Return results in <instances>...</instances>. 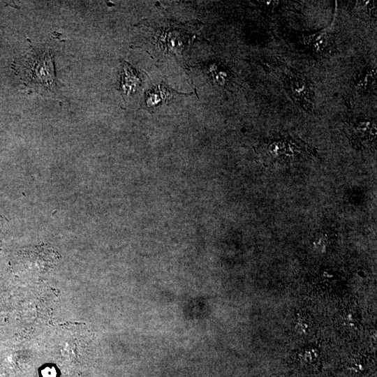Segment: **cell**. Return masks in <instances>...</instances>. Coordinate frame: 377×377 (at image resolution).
Instances as JSON below:
<instances>
[{
	"instance_id": "obj_1",
	"label": "cell",
	"mask_w": 377,
	"mask_h": 377,
	"mask_svg": "<svg viewBox=\"0 0 377 377\" xmlns=\"http://www.w3.org/2000/svg\"><path fill=\"white\" fill-rule=\"evenodd\" d=\"M15 66L19 77L29 87L50 91L55 89L56 77L50 49L34 48Z\"/></svg>"
},
{
	"instance_id": "obj_3",
	"label": "cell",
	"mask_w": 377,
	"mask_h": 377,
	"mask_svg": "<svg viewBox=\"0 0 377 377\" xmlns=\"http://www.w3.org/2000/svg\"><path fill=\"white\" fill-rule=\"evenodd\" d=\"M142 84L138 72L129 64L124 62L121 75V91L123 96L135 93Z\"/></svg>"
},
{
	"instance_id": "obj_2",
	"label": "cell",
	"mask_w": 377,
	"mask_h": 377,
	"mask_svg": "<svg viewBox=\"0 0 377 377\" xmlns=\"http://www.w3.org/2000/svg\"><path fill=\"white\" fill-rule=\"evenodd\" d=\"M191 94H184L178 92L163 82L148 91L145 94V103L150 110L157 108L160 105L170 102L175 96L177 95H191Z\"/></svg>"
}]
</instances>
